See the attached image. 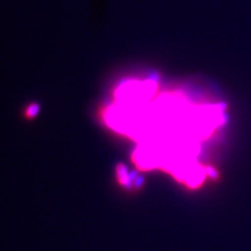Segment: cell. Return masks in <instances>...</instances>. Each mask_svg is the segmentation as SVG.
<instances>
[{
	"label": "cell",
	"instance_id": "obj_1",
	"mask_svg": "<svg viewBox=\"0 0 251 251\" xmlns=\"http://www.w3.org/2000/svg\"><path fill=\"white\" fill-rule=\"evenodd\" d=\"M118 177L120 179V181L122 183H124V184H127L129 182L130 177L127 176L126 170L124 166H119V168H118Z\"/></svg>",
	"mask_w": 251,
	"mask_h": 251
},
{
	"label": "cell",
	"instance_id": "obj_2",
	"mask_svg": "<svg viewBox=\"0 0 251 251\" xmlns=\"http://www.w3.org/2000/svg\"><path fill=\"white\" fill-rule=\"evenodd\" d=\"M38 112V106L37 105H32L28 108L27 110V116L28 117H35Z\"/></svg>",
	"mask_w": 251,
	"mask_h": 251
}]
</instances>
